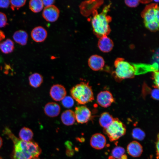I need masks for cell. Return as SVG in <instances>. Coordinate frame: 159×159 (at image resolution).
<instances>
[{
  "instance_id": "277c9868",
  "label": "cell",
  "mask_w": 159,
  "mask_h": 159,
  "mask_svg": "<svg viewBox=\"0 0 159 159\" xmlns=\"http://www.w3.org/2000/svg\"><path fill=\"white\" fill-rule=\"evenodd\" d=\"M145 27L155 32L159 30V9L158 4H152L147 6L141 14Z\"/></svg>"
},
{
  "instance_id": "5bb4252c",
  "label": "cell",
  "mask_w": 159,
  "mask_h": 159,
  "mask_svg": "<svg viewBox=\"0 0 159 159\" xmlns=\"http://www.w3.org/2000/svg\"><path fill=\"white\" fill-rule=\"evenodd\" d=\"M31 35L32 39L34 41L41 42L45 40L47 33V31L44 28L41 26H38L32 29Z\"/></svg>"
},
{
  "instance_id": "836d02e7",
  "label": "cell",
  "mask_w": 159,
  "mask_h": 159,
  "mask_svg": "<svg viewBox=\"0 0 159 159\" xmlns=\"http://www.w3.org/2000/svg\"><path fill=\"white\" fill-rule=\"evenodd\" d=\"M44 6L45 7L53 5L54 2V1L51 0H42Z\"/></svg>"
},
{
  "instance_id": "7c38bea8",
  "label": "cell",
  "mask_w": 159,
  "mask_h": 159,
  "mask_svg": "<svg viewBox=\"0 0 159 159\" xmlns=\"http://www.w3.org/2000/svg\"><path fill=\"white\" fill-rule=\"evenodd\" d=\"M106 140L104 135L100 133H96L91 137L90 143L93 148L97 150L103 148L105 146Z\"/></svg>"
},
{
  "instance_id": "d6a6232c",
  "label": "cell",
  "mask_w": 159,
  "mask_h": 159,
  "mask_svg": "<svg viewBox=\"0 0 159 159\" xmlns=\"http://www.w3.org/2000/svg\"><path fill=\"white\" fill-rule=\"evenodd\" d=\"M10 3L9 0H0V8H7Z\"/></svg>"
},
{
  "instance_id": "cb8c5ba5",
  "label": "cell",
  "mask_w": 159,
  "mask_h": 159,
  "mask_svg": "<svg viewBox=\"0 0 159 159\" xmlns=\"http://www.w3.org/2000/svg\"><path fill=\"white\" fill-rule=\"evenodd\" d=\"M124 148L120 146H116L112 151L111 156L115 159H120L125 154Z\"/></svg>"
},
{
  "instance_id": "603a6c76",
  "label": "cell",
  "mask_w": 159,
  "mask_h": 159,
  "mask_svg": "<svg viewBox=\"0 0 159 159\" xmlns=\"http://www.w3.org/2000/svg\"><path fill=\"white\" fill-rule=\"evenodd\" d=\"M30 9L34 13L40 12L43 9L44 5L42 0H32L29 3Z\"/></svg>"
},
{
  "instance_id": "f1b7e54d",
  "label": "cell",
  "mask_w": 159,
  "mask_h": 159,
  "mask_svg": "<svg viewBox=\"0 0 159 159\" xmlns=\"http://www.w3.org/2000/svg\"><path fill=\"white\" fill-rule=\"evenodd\" d=\"M65 144L67 148L66 153L67 155L69 156L73 155L74 151L72 148V143L69 141L65 143Z\"/></svg>"
},
{
  "instance_id": "e575fe53",
  "label": "cell",
  "mask_w": 159,
  "mask_h": 159,
  "mask_svg": "<svg viewBox=\"0 0 159 159\" xmlns=\"http://www.w3.org/2000/svg\"><path fill=\"white\" fill-rule=\"evenodd\" d=\"M157 140L156 143V155L157 158H158L159 157V136L158 134V135Z\"/></svg>"
},
{
  "instance_id": "ab89813d",
  "label": "cell",
  "mask_w": 159,
  "mask_h": 159,
  "mask_svg": "<svg viewBox=\"0 0 159 159\" xmlns=\"http://www.w3.org/2000/svg\"><path fill=\"white\" fill-rule=\"evenodd\" d=\"M0 159H2L0 157Z\"/></svg>"
},
{
  "instance_id": "8fae6325",
  "label": "cell",
  "mask_w": 159,
  "mask_h": 159,
  "mask_svg": "<svg viewBox=\"0 0 159 159\" xmlns=\"http://www.w3.org/2000/svg\"><path fill=\"white\" fill-rule=\"evenodd\" d=\"M88 62L90 68L95 71L101 70L105 64L103 58L101 56L97 54L91 56L88 59Z\"/></svg>"
},
{
  "instance_id": "f35d334b",
  "label": "cell",
  "mask_w": 159,
  "mask_h": 159,
  "mask_svg": "<svg viewBox=\"0 0 159 159\" xmlns=\"http://www.w3.org/2000/svg\"><path fill=\"white\" fill-rule=\"evenodd\" d=\"M40 159V158H34V159Z\"/></svg>"
},
{
  "instance_id": "4fadbf2b",
  "label": "cell",
  "mask_w": 159,
  "mask_h": 159,
  "mask_svg": "<svg viewBox=\"0 0 159 159\" xmlns=\"http://www.w3.org/2000/svg\"><path fill=\"white\" fill-rule=\"evenodd\" d=\"M99 49L102 52L108 53L110 52L114 46L112 40L107 36H103L99 38L98 42Z\"/></svg>"
},
{
  "instance_id": "7402d4cb",
  "label": "cell",
  "mask_w": 159,
  "mask_h": 159,
  "mask_svg": "<svg viewBox=\"0 0 159 159\" xmlns=\"http://www.w3.org/2000/svg\"><path fill=\"white\" fill-rule=\"evenodd\" d=\"M14 43L10 39H7L0 44V49L2 52L5 54L10 53L13 51Z\"/></svg>"
},
{
  "instance_id": "f546056e",
  "label": "cell",
  "mask_w": 159,
  "mask_h": 159,
  "mask_svg": "<svg viewBox=\"0 0 159 159\" xmlns=\"http://www.w3.org/2000/svg\"><path fill=\"white\" fill-rule=\"evenodd\" d=\"M140 2V0H125V3L129 7H137Z\"/></svg>"
},
{
  "instance_id": "484cf974",
  "label": "cell",
  "mask_w": 159,
  "mask_h": 159,
  "mask_svg": "<svg viewBox=\"0 0 159 159\" xmlns=\"http://www.w3.org/2000/svg\"><path fill=\"white\" fill-rule=\"evenodd\" d=\"M61 101L62 105L66 108H70L74 104V99L70 96H66Z\"/></svg>"
},
{
  "instance_id": "ac0fdd59",
  "label": "cell",
  "mask_w": 159,
  "mask_h": 159,
  "mask_svg": "<svg viewBox=\"0 0 159 159\" xmlns=\"http://www.w3.org/2000/svg\"><path fill=\"white\" fill-rule=\"evenodd\" d=\"M13 37L16 42L21 45H25L27 42L28 35L25 31L19 30L14 33Z\"/></svg>"
},
{
  "instance_id": "52a82bcc",
  "label": "cell",
  "mask_w": 159,
  "mask_h": 159,
  "mask_svg": "<svg viewBox=\"0 0 159 159\" xmlns=\"http://www.w3.org/2000/svg\"><path fill=\"white\" fill-rule=\"evenodd\" d=\"M74 113L76 120L79 123H86L91 117V113L90 109L83 105L76 107Z\"/></svg>"
},
{
  "instance_id": "d6986e66",
  "label": "cell",
  "mask_w": 159,
  "mask_h": 159,
  "mask_svg": "<svg viewBox=\"0 0 159 159\" xmlns=\"http://www.w3.org/2000/svg\"><path fill=\"white\" fill-rule=\"evenodd\" d=\"M29 85L32 87L37 88L39 87L43 82V77L40 74L34 73L29 77Z\"/></svg>"
},
{
  "instance_id": "8992f818",
  "label": "cell",
  "mask_w": 159,
  "mask_h": 159,
  "mask_svg": "<svg viewBox=\"0 0 159 159\" xmlns=\"http://www.w3.org/2000/svg\"><path fill=\"white\" fill-rule=\"evenodd\" d=\"M104 130L111 141L118 140L123 136L126 132L124 125L117 118H114L112 123Z\"/></svg>"
},
{
  "instance_id": "8d00e7d4",
  "label": "cell",
  "mask_w": 159,
  "mask_h": 159,
  "mask_svg": "<svg viewBox=\"0 0 159 159\" xmlns=\"http://www.w3.org/2000/svg\"><path fill=\"white\" fill-rule=\"evenodd\" d=\"M108 159H115L112 157L111 156L109 157ZM120 159H127V157L126 155H124L122 157V158Z\"/></svg>"
},
{
  "instance_id": "4316f807",
  "label": "cell",
  "mask_w": 159,
  "mask_h": 159,
  "mask_svg": "<svg viewBox=\"0 0 159 159\" xmlns=\"http://www.w3.org/2000/svg\"><path fill=\"white\" fill-rule=\"evenodd\" d=\"M26 1L25 0H10L11 8L13 10L18 9L24 6Z\"/></svg>"
},
{
  "instance_id": "1f68e13d",
  "label": "cell",
  "mask_w": 159,
  "mask_h": 159,
  "mask_svg": "<svg viewBox=\"0 0 159 159\" xmlns=\"http://www.w3.org/2000/svg\"><path fill=\"white\" fill-rule=\"evenodd\" d=\"M159 92L158 88H157L153 89L152 90L151 95L153 98L157 100H158Z\"/></svg>"
},
{
  "instance_id": "d4e9b609",
  "label": "cell",
  "mask_w": 159,
  "mask_h": 159,
  "mask_svg": "<svg viewBox=\"0 0 159 159\" xmlns=\"http://www.w3.org/2000/svg\"><path fill=\"white\" fill-rule=\"evenodd\" d=\"M132 135L133 138L139 140H142L145 137V133L141 129L135 128L132 131Z\"/></svg>"
},
{
  "instance_id": "d590c367",
  "label": "cell",
  "mask_w": 159,
  "mask_h": 159,
  "mask_svg": "<svg viewBox=\"0 0 159 159\" xmlns=\"http://www.w3.org/2000/svg\"><path fill=\"white\" fill-rule=\"evenodd\" d=\"M5 37V35L3 32L0 30V41L4 39Z\"/></svg>"
},
{
  "instance_id": "9a60e30c",
  "label": "cell",
  "mask_w": 159,
  "mask_h": 159,
  "mask_svg": "<svg viewBox=\"0 0 159 159\" xmlns=\"http://www.w3.org/2000/svg\"><path fill=\"white\" fill-rule=\"evenodd\" d=\"M127 150L128 154L134 157L140 156L143 151L142 145L136 141L130 143L127 146Z\"/></svg>"
},
{
  "instance_id": "74e56055",
  "label": "cell",
  "mask_w": 159,
  "mask_h": 159,
  "mask_svg": "<svg viewBox=\"0 0 159 159\" xmlns=\"http://www.w3.org/2000/svg\"><path fill=\"white\" fill-rule=\"evenodd\" d=\"M3 144V141L1 138L0 137V149Z\"/></svg>"
},
{
  "instance_id": "7a4b0ae2",
  "label": "cell",
  "mask_w": 159,
  "mask_h": 159,
  "mask_svg": "<svg viewBox=\"0 0 159 159\" xmlns=\"http://www.w3.org/2000/svg\"><path fill=\"white\" fill-rule=\"evenodd\" d=\"M111 4V3H110L105 6L100 13L95 12L92 19L94 33L99 38L103 36H107L111 32L109 23L112 18L107 15Z\"/></svg>"
},
{
  "instance_id": "3957f363",
  "label": "cell",
  "mask_w": 159,
  "mask_h": 159,
  "mask_svg": "<svg viewBox=\"0 0 159 159\" xmlns=\"http://www.w3.org/2000/svg\"><path fill=\"white\" fill-rule=\"evenodd\" d=\"M71 97L80 105H83L94 99L92 87L88 82H84L75 85L70 91Z\"/></svg>"
},
{
  "instance_id": "9c48e42d",
  "label": "cell",
  "mask_w": 159,
  "mask_h": 159,
  "mask_svg": "<svg viewBox=\"0 0 159 159\" xmlns=\"http://www.w3.org/2000/svg\"><path fill=\"white\" fill-rule=\"evenodd\" d=\"M59 12V9L53 5L45 7L43 9L42 15L44 18L47 21L54 22L58 18Z\"/></svg>"
},
{
  "instance_id": "ba28073f",
  "label": "cell",
  "mask_w": 159,
  "mask_h": 159,
  "mask_svg": "<svg viewBox=\"0 0 159 159\" xmlns=\"http://www.w3.org/2000/svg\"><path fill=\"white\" fill-rule=\"evenodd\" d=\"M97 100L98 104L104 108L108 107L114 102L112 94L107 90L100 92L97 95Z\"/></svg>"
},
{
  "instance_id": "44dd1931",
  "label": "cell",
  "mask_w": 159,
  "mask_h": 159,
  "mask_svg": "<svg viewBox=\"0 0 159 159\" xmlns=\"http://www.w3.org/2000/svg\"><path fill=\"white\" fill-rule=\"evenodd\" d=\"M33 134L31 129L29 128L24 127L20 130L19 132V139L25 142H30L31 141Z\"/></svg>"
},
{
  "instance_id": "e0dca14e",
  "label": "cell",
  "mask_w": 159,
  "mask_h": 159,
  "mask_svg": "<svg viewBox=\"0 0 159 159\" xmlns=\"http://www.w3.org/2000/svg\"><path fill=\"white\" fill-rule=\"evenodd\" d=\"M61 119L62 123L66 125H73L76 120L74 112L71 110H65L62 114Z\"/></svg>"
},
{
  "instance_id": "2e32d148",
  "label": "cell",
  "mask_w": 159,
  "mask_h": 159,
  "mask_svg": "<svg viewBox=\"0 0 159 159\" xmlns=\"http://www.w3.org/2000/svg\"><path fill=\"white\" fill-rule=\"evenodd\" d=\"M60 110L61 108L59 105L54 102L47 103L44 108V111L45 114L50 117H54L58 116Z\"/></svg>"
},
{
  "instance_id": "6da1fadb",
  "label": "cell",
  "mask_w": 159,
  "mask_h": 159,
  "mask_svg": "<svg viewBox=\"0 0 159 159\" xmlns=\"http://www.w3.org/2000/svg\"><path fill=\"white\" fill-rule=\"evenodd\" d=\"M4 132L14 143L13 159H32L38 158L42 150L38 144L34 141L26 142L17 138L8 127Z\"/></svg>"
},
{
  "instance_id": "5b68a950",
  "label": "cell",
  "mask_w": 159,
  "mask_h": 159,
  "mask_svg": "<svg viewBox=\"0 0 159 159\" xmlns=\"http://www.w3.org/2000/svg\"><path fill=\"white\" fill-rule=\"evenodd\" d=\"M115 73L116 76L121 79L133 78L135 74V66L125 60L122 58H118L114 62Z\"/></svg>"
},
{
  "instance_id": "30bf717a",
  "label": "cell",
  "mask_w": 159,
  "mask_h": 159,
  "mask_svg": "<svg viewBox=\"0 0 159 159\" xmlns=\"http://www.w3.org/2000/svg\"><path fill=\"white\" fill-rule=\"evenodd\" d=\"M67 91L65 87L60 84L53 85L49 91L51 97L54 101H61L66 95Z\"/></svg>"
},
{
  "instance_id": "4dcf8cb0",
  "label": "cell",
  "mask_w": 159,
  "mask_h": 159,
  "mask_svg": "<svg viewBox=\"0 0 159 159\" xmlns=\"http://www.w3.org/2000/svg\"><path fill=\"white\" fill-rule=\"evenodd\" d=\"M153 78L154 84L156 88L159 87V74L158 71H155L153 73Z\"/></svg>"
},
{
  "instance_id": "83f0119b",
  "label": "cell",
  "mask_w": 159,
  "mask_h": 159,
  "mask_svg": "<svg viewBox=\"0 0 159 159\" xmlns=\"http://www.w3.org/2000/svg\"><path fill=\"white\" fill-rule=\"evenodd\" d=\"M8 24L7 19L6 15L0 12V27H3Z\"/></svg>"
},
{
  "instance_id": "ffe728a7",
  "label": "cell",
  "mask_w": 159,
  "mask_h": 159,
  "mask_svg": "<svg viewBox=\"0 0 159 159\" xmlns=\"http://www.w3.org/2000/svg\"><path fill=\"white\" fill-rule=\"evenodd\" d=\"M114 119L108 112H105L101 114L99 119V123L105 129L112 123Z\"/></svg>"
}]
</instances>
